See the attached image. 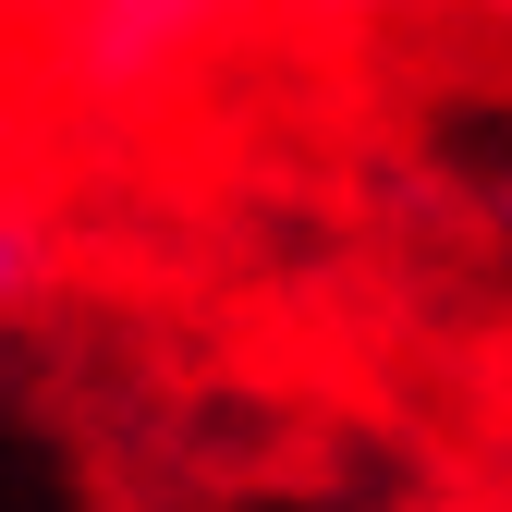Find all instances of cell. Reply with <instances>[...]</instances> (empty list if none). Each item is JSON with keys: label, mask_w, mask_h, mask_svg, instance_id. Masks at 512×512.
<instances>
[{"label": "cell", "mask_w": 512, "mask_h": 512, "mask_svg": "<svg viewBox=\"0 0 512 512\" xmlns=\"http://www.w3.org/2000/svg\"><path fill=\"white\" fill-rule=\"evenodd\" d=\"M37 281H49L37 232H25V220H0V317H25V305H37Z\"/></svg>", "instance_id": "obj_1"}]
</instances>
